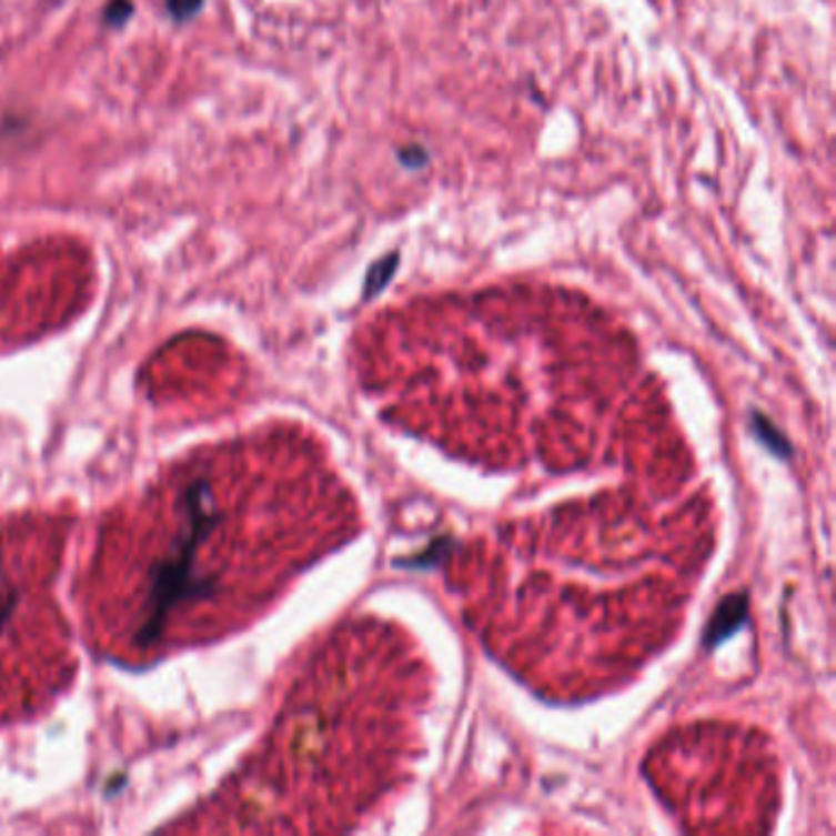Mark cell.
<instances>
[{
	"instance_id": "1",
	"label": "cell",
	"mask_w": 836,
	"mask_h": 836,
	"mask_svg": "<svg viewBox=\"0 0 836 836\" xmlns=\"http://www.w3.org/2000/svg\"><path fill=\"white\" fill-rule=\"evenodd\" d=\"M397 263H400L397 261V253L385 255V258H381L379 263H373V268L369 270L366 288H363V294H366V298H375V294H379L387 285V280L393 278Z\"/></svg>"
},
{
	"instance_id": "2",
	"label": "cell",
	"mask_w": 836,
	"mask_h": 836,
	"mask_svg": "<svg viewBox=\"0 0 836 836\" xmlns=\"http://www.w3.org/2000/svg\"><path fill=\"white\" fill-rule=\"evenodd\" d=\"M397 160L407 170H420L427 164V150L420 148V145H405L403 150L397 152Z\"/></svg>"
},
{
	"instance_id": "3",
	"label": "cell",
	"mask_w": 836,
	"mask_h": 836,
	"mask_svg": "<svg viewBox=\"0 0 836 836\" xmlns=\"http://www.w3.org/2000/svg\"><path fill=\"white\" fill-rule=\"evenodd\" d=\"M202 6V0H170V10L174 18H187L197 13V8Z\"/></svg>"
}]
</instances>
